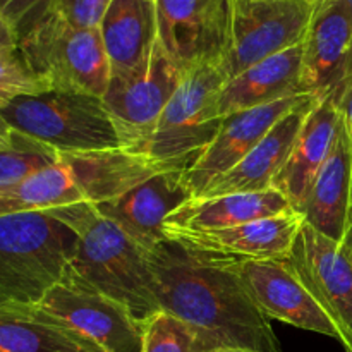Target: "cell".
Here are the masks:
<instances>
[{"label": "cell", "mask_w": 352, "mask_h": 352, "mask_svg": "<svg viewBox=\"0 0 352 352\" xmlns=\"http://www.w3.org/2000/svg\"><path fill=\"white\" fill-rule=\"evenodd\" d=\"M0 113L12 129L60 153L124 148L103 98L91 93L50 88L14 100Z\"/></svg>", "instance_id": "5"}, {"label": "cell", "mask_w": 352, "mask_h": 352, "mask_svg": "<svg viewBox=\"0 0 352 352\" xmlns=\"http://www.w3.org/2000/svg\"><path fill=\"white\" fill-rule=\"evenodd\" d=\"M296 212L274 188L258 192H236L213 198H192L179 206L164 226L165 236L175 232H205L241 226L251 220Z\"/></svg>", "instance_id": "22"}, {"label": "cell", "mask_w": 352, "mask_h": 352, "mask_svg": "<svg viewBox=\"0 0 352 352\" xmlns=\"http://www.w3.org/2000/svg\"><path fill=\"white\" fill-rule=\"evenodd\" d=\"M344 246L347 248V251L352 254V203H351V212H349V220H347V229H346V236H344L342 241Z\"/></svg>", "instance_id": "33"}, {"label": "cell", "mask_w": 352, "mask_h": 352, "mask_svg": "<svg viewBox=\"0 0 352 352\" xmlns=\"http://www.w3.org/2000/svg\"><path fill=\"white\" fill-rule=\"evenodd\" d=\"M158 43L184 72L219 65L232 31L234 0H155Z\"/></svg>", "instance_id": "10"}, {"label": "cell", "mask_w": 352, "mask_h": 352, "mask_svg": "<svg viewBox=\"0 0 352 352\" xmlns=\"http://www.w3.org/2000/svg\"><path fill=\"white\" fill-rule=\"evenodd\" d=\"M78 236L71 267L146 323L162 311L148 251L89 203L48 210Z\"/></svg>", "instance_id": "3"}, {"label": "cell", "mask_w": 352, "mask_h": 352, "mask_svg": "<svg viewBox=\"0 0 352 352\" xmlns=\"http://www.w3.org/2000/svg\"><path fill=\"white\" fill-rule=\"evenodd\" d=\"M113 0H54L52 9L71 26L98 30Z\"/></svg>", "instance_id": "28"}, {"label": "cell", "mask_w": 352, "mask_h": 352, "mask_svg": "<svg viewBox=\"0 0 352 352\" xmlns=\"http://www.w3.org/2000/svg\"><path fill=\"white\" fill-rule=\"evenodd\" d=\"M184 76L186 72L168 58L157 41L146 74L110 78L103 103L124 148L138 151L146 143Z\"/></svg>", "instance_id": "11"}, {"label": "cell", "mask_w": 352, "mask_h": 352, "mask_svg": "<svg viewBox=\"0 0 352 352\" xmlns=\"http://www.w3.org/2000/svg\"><path fill=\"white\" fill-rule=\"evenodd\" d=\"M352 203V141L340 119L336 143L320 168L302 208L305 223L342 243Z\"/></svg>", "instance_id": "21"}, {"label": "cell", "mask_w": 352, "mask_h": 352, "mask_svg": "<svg viewBox=\"0 0 352 352\" xmlns=\"http://www.w3.org/2000/svg\"><path fill=\"white\" fill-rule=\"evenodd\" d=\"M223 82L217 65H199L186 72L153 133L136 153L168 168L188 170L222 126L219 95Z\"/></svg>", "instance_id": "7"}, {"label": "cell", "mask_w": 352, "mask_h": 352, "mask_svg": "<svg viewBox=\"0 0 352 352\" xmlns=\"http://www.w3.org/2000/svg\"><path fill=\"white\" fill-rule=\"evenodd\" d=\"M100 34L112 76L146 74L158 41L155 0H113Z\"/></svg>", "instance_id": "20"}, {"label": "cell", "mask_w": 352, "mask_h": 352, "mask_svg": "<svg viewBox=\"0 0 352 352\" xmlns=\"http://www.w3.org/2000/svg\"><path fill=\"white\" fill-rule=\"evenodd\" d=\"M12 127L9 126V122H7L6 119H3V116L0 113V146H3V144L9 141V138L12 136Z\"/></svg>", "instance_id": "32"}, {"label": "cell", "mask_w": 352, "mask_h": 352, "mask_svg": "<svg viewBox=\"0 0 352 352\" xmlns=\"http://www.w3.org/2000/svg\"><path fill=\"white\" fill-rule=\"evenodd\" d=\"M268 320L322 333L340 342V333L289 260L230 261Z\"/></svg>", "instance_id": "14"}, {"label": "cell", "mask_w": 352, "mask_h": 352, "mask_svg": "<svg viewBox=\"0 0 352 352\" xmlns=\"http://www.w3.org/2000/svg\"><path fill=\"white\" fill-rule=\"evenodd\" d=\"M339 124L340 112L337 95L320 98L306 117L287 162L274 179L272 188L280 192L301 215L309 189L336 143Z\"/></svg>", "instance_id": "19"}, {"label": "cell", "mask_w": 352, "mask_h": 352, "mask_svg": "<svg viewBox=\"0 0 352 352\" xmlns=\"http://www.w3.org/2000/svg\"><path fill=\"white\" fill-rule=\"evenodd\" d=\"M0 352H103L76 330L33 308H0Z\"/></svg>", "instance_id": "24"}, {"label": "cell", "mask_w": 352, "mask_h": 352, "mask_svg": "<svg viewBox=\"0 0 352 352\" xmlns=\"http://www.w3.org/2000/svg\"><path fill=\"white\" fill-rule=\"evenodd\" d=\"M287 260L337 327L340 344L352 352V254L347 248L302 223Z\"/></svg>", "instance_id": "12"}, {"label": "cell", "mask_w": 352, "mask_h": 352, "mask_svg": "<svg viewBox=\"0 0 352 352\" xmlns=\"http://www.w3.org/2000/svg\"><path fill=\"white\" fill-rule=\"evenodd\" d=\"M302 43L251 65L223 82L219 95L222 117L256 109L301 93Z\"/></svg>", "instance_id": "23"}, {"label": "cell", "mask_w": 352, "mask_h": 352, "mask_svg": "<svg viewBox=\"0 0 352 352\" xmlns=\"http://www.w3.org/2000/svg\"><path fill=\"white\" fill-rule=\"evenodd\" d=\"M215 352H258V351H251V349H239V347H220Z\"/></svg>", "instance_id": "34"}, {"label": "cell", "mask_w": 352, "mask_h": 352, "mask_svg": "<svg viewBox=\"0 0 352 352\" xmlns=\"http://www.w3.org/2000/svg\"><path fill=\"white\" fill-rule=\"evenodd\" d=\"M219 347L177 316L160 311L143 323L141 352H215Z\"/></svg>", "instance_id": "26"}, {"label": "cell", "mask_w": 352, "mask_h": 352, "mask_svg": "<svg viewBox=\"0 0 352 352\" xmlns=\"http://www.w3.org/2000/svg\"><path fill=\"white\" fill-rule=\"evenodd\" d=\"M78 236L41 212L0 215V308H33L60 282L74 258Z\"/></svg>", "instance_id": "4"}, {"label": "cell", "mask_w": 352, "mask_h": 352, "mask_svg": "<svg viewBox=\"0 0 352 352\" xmlns=\"http://www.w3.org/2000/svg\"><path fill=\"white\" fill-rule=\"evenodd\" d=\"M50 85L30 67L19 45L0 50V110L21 96L38 95Z\"/></svg>", "instance_id": "27"}, {"label": "cell", "mask_w": 352, "mask_h": 352, "mask_svg": "<svg viewBox=\"0 0 352 352\" xmlns=\"http://www.w3.org/2000/svg\"><path fill=\"white\" fill-rule=\"evenodd\" d=\"M54 0H0V14L19 34L52 6Z\"/></svg>", "instance_id": "29"}, {"label": "cell", "mask_w": 352, "mask_h": 352, "mask_svg": "<svg viewBox=\"0 0 352 352\" xmlns=\"http://www.w3.org/2000/svg\"><path fill=\"white\" fill-rule=\"evenodd\" d=\"M320 98L309 95L301 105L292 109L270 129V133L236 165L210 182L196 198H213L236 192H258L272 189L274 179L287 162L306 117Z\"/></svg>", "instance_id": "18"}, {"label": "cell", "mask_w": 352, "mask_h": 352, "mask_svg": "<svg viewBox=\"0 0 352 352\" xmlns=\"http://www.w3.org/2000/svg\"><path fill=\"white\" fill-rule=\"evenodd\" d=\"M344 2L347 3V7H349V9H351V12H352V0H344Z\"/></svg>", "instance_id": "35"}, {"label": "cell", "mask_w": 352, "mask_h": 352, "mask_svg": "<svg viewBox=\"0 0 352 352\" xmlns=\"http://www.w3.org/2000/svg\"><path fill=\"white\" fill-rule=\"evenodd\" d=\"M60 151L43 141L14 129L0 146V195L12 191L41 168L57 164Z\"/></svg>", "instance_id": "25"}, {"label": "cell", "mask_w": 352, "mask_h": 352, "mask_svg": "<svg viewBox=\"0 0 352 352\" xmlns=\"http://www.w3.org/2000/svg\"><path fill=\"white\" fill-rule=\"evenodd\" d=\"M305 217L285 212L241 226L205 232H175L167 239L179 241L191 250L227 261L287 260Z\"/></svg>", "instance_id": "16"}, {"label": "cell", "mask_w": 352, "mask_h": 352, "mask_svg": "<svg viewBox=\"0 0 352 352\" xmlns=\"http://www.w3.org/2000/svg\"><path fill=\"white\" fill-rule=\"evenodd\" d=\"M162 311L177 316L217 347L282 352L272 323L230 261L165 239L148 251Z\"/></svg>", "instance_id": "1"}, {"label": "cell", "mask_w": 352, "mask_h": 352, "mask_svg": "<svg viewBox=\"0 0 352 352\" xmlns=\"http://www.w3.org/2000/svg\"><path fill=\"white\" fill-rule=\"evenodd\" d=\"M19 48L30 67L50 88L105 95L110 64L98 30L74 28L52 6L19 34Z\"/></svg>", "instance_id": "6"}, {"label": "cell", "mask_w": 352, "mask_h": 352, "mask_svg": "<svg viewBox=\"0 0 352 352\" xmlns=\"http://www.w3.org/2000/svg\"><path fill=\"white\" fill-rule=\"evenodd\" d=\"M352 78V12L344 0H320L302 40L301 93L337 95Z\"/></svg>", "instance_id": "13"}, {"label": "cell", "mask_w": 352, "mask_h": 352, "mask_svg": "<svg viewBox=\"0 0 352 352\" xmlns=\"http://www.w3.org/2000/svg\"><path fill=\"white\" fill-rule=\"evenodd\" d=\"M164 170H172L127 148L60 153L57 164L0 195V215L41 212L78 203L110 201Z\"/></svg>", "instance_id": "2"}, {"label": "cell", "mask_w": 352, "mask_h": 352, "mask_svg": "<svg viewBox=\"0 0 352 352\" xmlns=\"http://www.w3.org/2000/svg\"><path fill=\"white\" fill-rule=\"evenodd\" d=\"M19 45V38H17L16 31L10 28V24L0 14V50H7V48H14Z\"/></svg>", "instance_id": "31"}, {"label": "cell", "mask_w": 352, "mask_h": 352, "mask_svg": "<svg viewBox=\"0 0 352 352\" xmlns=\"http://www.w3.org/2000/svg\"><path fill=\"white\" fill-rule=\"evenodd\" d=\"M320 0H234L232 31L217 69L226 81L302 43Z\"/></svg>", "instance_id": "8"}, {"label": "cell", "mask_w": 352, "mask_h": 352, "mask_svg": "<svg viewBox=\"0 0 352 352\" xmlns=\"http://www.w3.org/2000/svg\"><path fill=\"white\" fill-rule=\"evenodd\" d=\"M192 198L184 181V170L172 168L141 182L119 198L93 206L134 243L150 251L167 239L164 226L168 217Z\"/></svg>", "instance_id": "17"}, {"label": "cell", "mask_w": 352, "mask_h": 352, "mask_svg": "<svg viewBox=\"0 0 352 352\" xmlns=\"http://www.w3.org/2000/svg\"><path fill=\"white\" fill-rule=\"evenodd\" d=\"M309 95L278 100L256 109L243 110L223 117L215 140L201 151L195 164L184 172V181L192 196H198L210 182L236 167L292 109L301 105Z\"/></svg>", "instance_id": "15"}, {"label": "cell", "mask_w": 352, "mask_h": 352, "mask_svg": "<svg viewBox=\"0 0 352 352\" xmlns=\"http://www.w3.org/2000/svg\"><path fill=\"white\" fill-rule=\"evenodd\" d=\"M36 308L85 336L103 352H141L143 323L72 267L45 294Z\"/></svg>", "instance_id": "9"}, {"label": "cell", "mask_w": 352, "mask_h": 352, "mask_svg": "<svg viewBox=\"0 0 352 352\" xmlns=\"http://www.w3.org/2000/svg\"><path fill=\"white\" fill-rule=\"evenodd\" d=\"M337 105H339L340 119H342L347 134H349L352 141V78L349 79V82L344 86L342 91H340L339 98H337Z\"/></svg>", "instance_id": "30"}]
</instances>
